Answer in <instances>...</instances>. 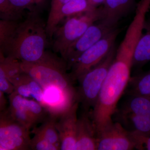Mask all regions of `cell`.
Returning <instances> with one entry per match:
<instances>
[{
	"label": "cell",
	"instance_id": "cell-1",
	"mask_svg": "<svg viewBox=\"0 0 150 150\" xmlns=\"http://www.w3.org/2000/svg\"><path fill=\"white\" fill-rule=\"evenodd\" d=\"M47 35L46 24L32 13L24 21L18 23L8 43L0 51L21 62H37L46 52Z\"/></svg>",
	"mask_w": 150,
	"mask_h": 150
},
{
	"label": "cell",
	"instance_id": "cell-2",
	"mask_svg": "<svg viewBox=\"0 0 150 150\" xmlns=\"http://www.w3.org/2000/svg\"><path fill=\"white\" fill-rule=\"evenodd\" d=\"M23 72L29 75L43 90L50 87L59 89L66 93L76 95L71 75L67 72V63L54 54L45 52L36 62H21Z\"/></svg>",
	"mask_w": 150,
	"mask_h": 150
},
{
	"label": "cell",
	"instance_id": "cell-3",
	"mask_svg": "<svg viewBox=\"0 0 150 150\" xmlns=\"http://www.w3.org/2000/svg\"><path fill=\"white\" fill-rule=\"evenodd\" d=\"M100 19V8H97L67 18L64 23L58 27L53 35L54 51L61 54L62 58L66 61L67 52L71 45L91 25Z\"/></svg>",
	"mask_w": 150,
	"mask_h": 150
},
{
	"label": "cell",
	"instance_id": "cell-4",
	"mask_svg": "<svg viewBox=\"0 0 150 150\" xmlns=\"http://www.w3.org/2000/svg\"><path fill=\"white\" fill-rule=\"evenodd\" d=\"M113 46L108 54L96 66L81 77L78 81L76 91L78 102L80 103L83 111H89L96 103L100 90L115 55Z\"/></svg>",
	"mask_w": 150,
	"mask_h": 150
},
{
	"label": "cell",
	"instance_id": "cell-5",
	"mask_svg": "<svg viewBox=\"0 0 150 150\" xmlns=\"http://www.w3.org/2000/svg\"><path fill=\"white\" fill-rule=\"evenodd\" d=\"M30 130L11 115L8 108L0 111V150H30Z\"/></svg>",
	"mask_w": 150,
	"mask_h": 150
},
{
	"label": "cell",
	"instance_id": "cell-6",
	"mask_svg": "<svg viewBox=\"0 0 150 150\" xmlns=\"http://www.w3.org/2000/svg\"><path fill=\"white\" fill-rule=\"evenodd\" d=\"M118 33V29L113 30L81 55L71 67L73 80H78L102 61L114 46Z\"/></svg>",
	"mask_w": 150,
	"mask_h": 150
},
{
	"label": "cell",
	"instance_id": "cell-7",
	"mask_svg": "<svg viewBox=\"0 0 150 150\" xmlns=\"http://www.w3.org/2000/svg\"><path fill=\"white\" fill-rule=\"evenodd\" d=\"M136 148L131 131L113 123L97 134L98 150H130Z\"/></svg>",
	"mask_w": 150,
	"mask_h": 150
},
{
	"label": "cell",
	"instance_id": "cell-8",
	"mask_svg": "<svg viewBox=\"0 0 150 150\" xmlns=\"http://www.w3.org/2000/svg\"><path fill=\"white\" fill-rule=\"evenodd\" d=\"M115 28L101 21L98 24L94 23L91 25L69 48L66 60L68 69L72 67L85 51Z\"/></svg>",
	"mask_w": 150,
	"mask_h": 150
},
{
	"label": "cell",
	"instance_id": "cell-9",
	"mask_svg": "<svg viewBox=\"0 0 150 150\" xmlns=\"http://www.w3.org/2000/svg\"><path fill=\"white\" fill-rule=\"evenodd\" d=\"M79 102L77 101L57 117L56 126L59 133L61 150H74L76 140Z\"/></svg>",
	"mask_w": 150,
	"mask_h": 150
},
{
	"label": "cell",
	"instance_id": "cell-10",
	"mask_svg": "<svg viewBox=\"0 0 150 150\" xmlns=\"http://www.w3.org/2000/svg\"><path fill=\"white\" fill-rule=\"evenodd\" d=\"M97 134L89 111H83L78 118L74 150H95Z\"/></svg>",
	"mask_w": 150,
	"mask_h": 150
},
{
	"label": "cell",
	"instance_id": "cell-11",
	"mask_svg": "<svg viewBox=\"0 0 150 150\" xmlns=\"http://www.w3.org/2000/svg\"><path fill=\"white\" fill-rule=\"evenodd\" d=\"M135 0H105L100 8L102 22L108 25L116 28L118 21L131 10Z\"/></svg>",
	"mask_w": 150,
	"mask_h": 150
},
{
	"label": "cell",
	"instance_id": "cell-12",
	"mask_svg": "<svg viewBox=\"0 0 150 150\" xmlns=\"http://www.w3.org/2000/svg\"><path fill=\"white\" fill-rule=\"evenodd\" d=\"M10 106L22 108L28 113L35 126L43 123L49 114L48 110L36 100L28 99L14 91L9 95Z\"/></svg>",
	"mask_w": 150,
	"mask_h": 150
},
{
	"label": "cell",
	"instance_id": "cell-13",
	"mask_svg": "<svg viewBox=\"0 0 150 150\" xmlns=\"http://www.w3.org/2000/svg\"><path fill=\"white\" fill-rule=\"evenodd\" d=\"M150 61V21H146L134 52L133 66L141 67Z\"/></svg>",
	"mask_w": 150,
	"mask_h": 150
},
{
	"label": "cell",
	"instance_id": "cell-14",
	"mask_svg": "<svg viewBox=\"0 0 150 150\" xmlns=\"http://www.w3.org/2000/svg\"><path fill=\"white\" fill-rule=\"evenodd\" d=\"M56 116L49 114L42 125L33 128L32 133L42 136L61 150V142L56 126Z\"/></svg>",
	"mask_w": 150,
	"mask_h": 150
},
{
	"label": "cell",
	"instance_id": "cell-15",
	"mask_svg": "<svg viewBox=\"0 0 150 150\" xmlns=\"http://www.w3.org/2000/svg\"><path fill=\"white\" fill-rule=\"evenodd\" d=\"M131 96L123 106L121 115L133 114L150 116V100L144 97Z\"/></svg>",
	"mask_w": 150,
	"mask_h": 150
},
{
	"label": "cell",
	"instance_id": "cell-16",
	"mask_svg": "<svg viewBox=\"0 0 150 150\" xmlns=\"http://www.w3.org/2000/svg\"><path fill=\"white\" fill-rule=\"evenodd\" d=\"M128 86L130 95L144 97L150 100V71L131 78Z\"/></svg>",
	"mask_w": 150,
	"mask_h": 150
},
{
	"label": "cell",
	"instance_id": "cell-17",
	"mask_svg": "<svg viewBox=\"0 0 150 150\" xmlns=\"http://www.w3.org/2000/svg\"><path fill=\"white\" fill-rule=\"evenodd\" d=\"M0 69L11 83L23 73L21 67V62L11 57L5 56L0 51Z\"/></svg>",
	"mask_w": 150,
	"mask_h": 150
},
{
	"label": "cell",
	"instance_id": "cell-18",
	"mask_svg": "<svg viewBox=\"0 0 150 150\" xmlns=\"http://www.w3.org/2000/svg\"><path fill=\"white\" fill-rule=\"evenodd\" d=\"M93 9L90 6L87 0H70L60 11L56 21L57 25L58 26L61 21L65 18L83 13Z\"/></svg>",
	"mask_w": 150,
	"mask_h": 150
},
{
	"label": "cell",
	"instance_id": "cell-19",
	"mask_svg": "<svg viewBox=\"0 0 150 150\" xmlns=\"http://www.w3.org/2000/svg\"><path fill=\"white\" fill-rule=\"evenodd\" d=\"M70 0H51V9L46 24V29L48 35L52 37L58 26L57 18L60 11L64 5Z\"/></svg>",
	"mask_w": 150,
	"mask_h": 150
},
{
	"label": "cell",
	"instance_id": "cell-20",
	"mask_svg": "<svg viewBox=\"0 0 150 150\" xmlns=\"http://www.w3.org/2000/svg\"><path fill=\"white\" fill-rule=\"evenodd\" d=\"M124 119L130 122L133 126V131L142 134L150 135V116H142L133 114L122 115Z\"/></svg>",
	"mask_w": 150,
	"mask_h": 150
},
{
	"label": "cell",
	"instance_id": "cell-21",
	"mask_svg": "<svg viewBox=\"0 0 150 150\" xmlns=\"http://www.w3.org/2000/svg\"><path fill=\"white\" fill-rule=\"evenodd\" d=\"M18 23L17 21L0 20V49H3L8 43Z\"/></svg>",
	"mask_w": 150,
	"mask_h": 150
},
{
	"label": "cell",
	"instance_id": "cell-22",
	"mask_svg": "<svg viewBox=\"0 0 150 150\" xmlns=\"http://www.w3.org/2000/svg\"><path fill=\"white\" fill-rule=\"evenodd\" d=\"M12 4L22 13L24 10H29L35 13L45 6L47 0H9Z\"/></svg>",
	"mask_w": 150,
	"mask_h": 150
},
{
	"label": "cell",
	"instance_id": "cell-23",
	"mask_svg": "<svg viewBox=\"0 0 150 150\" xmlns=\"http://www.w3.org/2000/svg\"><path fill=\"white\" fill-rule=\"evenodd\" d=\"M8 109L12 117L27 129L30 130L35 127L32 118L22 108L9 106Z\"/></svg>",
	"mask_w": 150,
	"mask_h": 150
},
{
	"label": "cell",
	"instance_id": "cell-24",
	"mask_svg": "<svg viewBox=\"0 0 150 150\" xmlns=\"http://www.w3.org/2000/svg\"><path fill=\"white\" fill-rule=\"evenodd\" d=\"M22 13L14 7L9 0H0L1 19L17 21L21 16Z\"/></svg>",
	"mask_w": 150,
	"mask_h": 150
},
{
	"label": "cell",
	"instance_id": "cell-25",
	"mask_svg": "<svg viewBox=\"0 0 150 150\" xmlns=\"http://www.w3.org/2000/svg\"><path fill=\"white\" fill-rule=\"evenodd\" d=\"M34 137L30 141V150H59L55 145L51 144L42 136L34 134Z\"/></svg>",
	"mask_w": 150,
	"mask_h": 150
},
{
	"label": "cell",
	"instance_id": "cell-26",
	"mask_svg": "<svg viewBox=\"0 0 150 150\" xmlns=\"http://www.w3.org/2000/svg\"><path fill=\"white\" fill-rule=\"evenodd\" d=\"M136 144V149L150 150V135L131 131Z\"/></svg>",
	"mask_w": 150,
	"mask_h": 150
},
{
	"label": "cell",
	"instance_id": "cell-27",
	"mask_svg": "<svg viewBox=\"0 0 150 150\" xmlns=\"http://www.w3.org/2000/svg\"><path fill=\"white\" fill-rule=\"evenodd\" d=\"M0 91L10 95L14 91L13 84L6 77L2 70L0 69Z\"/></svg>",
	"mask_w": 150,
	"mask_h": 150
},
{
	"label": "cell",
	"instance_id": "cell-28",
	"mask_svg": "<svg viewBox=\"0 0 150 150\" xmlns=\"http://www.w3.org/2000/svg\"><path fill=\"white\" fill-rule=\"evenodd\" d=\"M5 93L0 91V111H3L6 109V99L4 95Z\"/></svg>",
	"mask_w": 150,
	"mask_h": 150
},
{
	"label": "cell",
	"instance_id": "cell-29",
	"mask_svg": "<svg viewBox=\"0 0 150 150\" xmlns=\"http://www.w3.org/2000/svg\"><path fill=\"white\" fill-rule=\"evenodd\" d=\"M89 5L92 8H97L100 5L104 4L105 0H87Z\"/></svg>",
	"mask_w": 150,
	"mask_h": 150
},
{
	"label": "cell",
	"instance_id": "cell-30",
	"mask_svg": "<svg viewBox=\"0 0 150 150\" xmlns=\"http://www.w3.org/2000/svg\"></svg>",
	"mask_w": 150,
	"mask_h": 150
}]
</instances>
